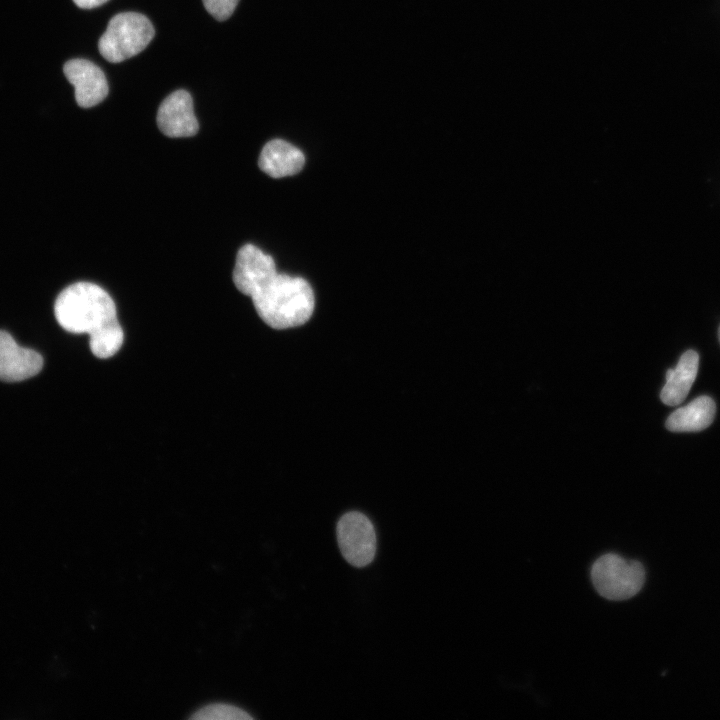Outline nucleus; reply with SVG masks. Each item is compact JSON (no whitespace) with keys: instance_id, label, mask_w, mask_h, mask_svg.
<instances>
[{"instance_id":"f257e3e1","label":"nucleus","mask_w":720,"mask_h":720,"mask_svg":"<svg viewBox=\"0 0 720 720\" xmlns=\"http://www.w3.org/2000/svg\"><path fill=\"white\" fill-rule=\"evenodd\" d=\"M233 282L251 297L259 317L271 328L287 329L306 323L314 310L310 284L301 277L279 274L272 256L252 244L236 255Z\"/></svg>"},{"instance_id":"f03ea898","label":"nucleus","mask_w":720,"mask_h":720,"mask_svg":"<svg viewBox=\"0 0 720 720\" xmlns=\"http://www.w3.org/2000/svg\"><path fill=\"white\" fill-rule=\"evenodd\" d=\"M54 314L58 324L74 334L87 333L94 356L106 359L121 348L124 333L111 296L91 282H76L57 296Z\"/></svg>"},{"instance_id":"7ed1b4c3","label":"nucleus","mask_w":720,"mask_h":720,"mask_svg":"<svg viewBox=\"0 0 720 720\" xmlns=\"http://www.w3.org/2000/svg\"><path fill=\"white\" fill-rule=\"evenodd\" d=\"M154 27L143 14L123 12L113 16L98 42L100 54L111 63L122 62L141 51L154 37Z\"/></svg>"},{"instance_id":"20e7f679","label":"nucleus","mask_w":720,"mask_h":720,"mask_svg":"<svg viewBox=\"0 0 720 720\" xmlns=\"http://www.w3.org/2000/svg\"><path fill=\"white\" fill-rule=\"evenodd\" d=\"M646 572L637 560H627L617 554L600 556L592 565L591 580L596 591L609 600H626L643 587Z\"/></svg>"},{"instance_id":"39448f33","label":"nucleus","mask_w":720,"mask_h":720,"mask_svg":"<svg viewBox=\"0 0 720 720\" xmlns=\"http://www.w3.org/2000/svg\"><path fill=\"white\" fill-rule=\"evenodd\" d=\"M337 541L344 559L354 567L369 565L376 554V533L361 512L345 513L337 523Z\"/></svg>"},{"instance_id":"423d86ee","label":"nucleus","mask_w":720,"mask_h":720,"mask_svg":"<svg viewBox=\"0 0 720 720\" xmlns=\"http://www.w3.org/2000/svg\"><path fill=\"white\" fill-rule=\"evenodd\" d=\"M157 125L171 138L190 137L198 132L193 100L186 90H176L162 101L157 112Z\"/></svg>"},{"instance_id":"0eeeda50","label":"nucleus","mask_w":720,"mask_h":720,"mask_svg":"<svg viewBox=\"0 0 720 720\" xmlns=\"http://www.w3.org/2000/svg\"><path fill=\"white\" fill-rule=\"evenodd\" d=\"M63 71L75 88V99L80 107H93L108 95L109 87L104 72L91 61L69 60L64 64Z\"/></svg>"},{"instance_id":"6e6552de","label":"nucleus","mask_w":720,"mask_h":720,"mask_svg":"<svg viewBox=\"0 0 720 720\" xmlns=\"http://www.w3.org/2000/svg\"><path fill=\"white\" fill-rule=\"evenodd\" d=\"M43 358L35 350L21 347L6 331L0 330V380L19 382L38 374Z\"/></svg>"},{"instance_id":"1a4fd4ad","label":"nucleus","mask_w":720,"mask_h":720,"mask_svg":"<svg viewBox=\"0 0 720 720\" xmlns=\"http://www.w3.org/2000/svg\"><path fill=\"white\" fill-rule=\"evenodd\" d=\"M305 164L304 154L282 139H273L262 148L259 168L272 178H282L300 172Z\"/></svg>"},{"instance_id":"9d476101","label":"nucleus","mask_w":720,"mask_h":720,"mask_svg":"<svg viewBox=\"0 0 720 720\" xmlns=\"http://www.w3.org/2000/svg\"><path fill=\"white\" fill-rule=\"evenodd\" d=\"M698 365V353L687 350L680 357L676 367L666 371V383L660 393V399L664 404L675 406L683 402L696 379Z\"/></svg>"},{"instance_id":"9b49d317","label":"nucleus","mask_w":720,"mask_h":720,"mask_svg":"<svg viewBox=\"0 0 720 720\" xmlns=\"http://www.w3.org/2000/svg\"><path fill=\"white\" fill-rule=\"evenodd\" d=\"M715 413L716 405L714 400L703 395L672 412L665 425L672 432H697L710 426Z\"/></svg>"},{"instance_id":"f8f14e48","label":"nucleus","mask_w":720,"mask_h":720,"mask_svg":"<svg viewBox=\"0 0 720 720\" xmlns=\"http://www.w3.org/2000/svg\"><path fill=\"white\" fill-rule=\"evenodd\" d=\"M190 718L198 720L253 719V717L250 716L243 709L234 705L223 703H213L203 706L202 708L197 710Z\"/></svg>"},{"instance_id":"ddd939ff","label":"nucleus","mask_w":720,"mask_h":720,"mask_svg":"<svg viewBox=\"0 0 720 720\" xmlns=\"http://www.w3.org/2000/svg\"><path fill=\"white\" fill-rule=\"evenodd\" d=\"M205 9L218 21L228 19L239 0H202Z\"/></svg>"},{"instance_id":"4468645a","label":"nucleus","mask_w":720,"mask_h":720,"mask_svg":"<svg viewBox=\"0 0 720 720\" xmlns=\"http://www.w3.org/2000/svg\"><path fill=\"white\" fill-rule=\"evenodd\" d=\"M73 1L80 8L91 9V8H95V7H98L102 4H104L108 0H73Z\"/></svg>"},{"instance_id":"2eb2a0df","label":"nucleus","mask_w":720,"mask_h":720,"mask_svg":"<svg viewBox=\"0 0 720 720\" xmlns=\"http://www.w3.org/2000/svg\"><path fill=\"white\" fill-rule=\"evenodd\" d=\"M718 337H719V341H720V327H719V330H718Z\"/></svg>"}]
</instances>
